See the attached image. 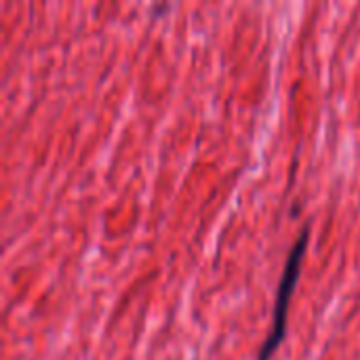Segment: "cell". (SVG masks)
Returning <instances> with one entry per match:
<instances>
[{"mask_svg":"<svg viewBox=\"0 0 360 360\" xmlns=\"http://www.w3.org/2000/svg\"><path fill=\"white\" fill-rule=\"evenodd\" d=\"M310 245V226L306 224L295 240V245L291 247L283 274H281V283H278V291H276V304H274V314H272V327L268 331L266 342L259 348V354L255 360H270L272 354L276 352V348L283 344L285 335H287V314H289V306L295 293V285L300 281L302 274V262L304 255L308 251Z\"/></svg>","mask_w":360,"mask_h":360,"instance_id":"obj_1","label":"cell"}]
</instances>
